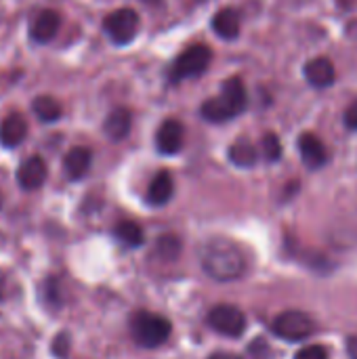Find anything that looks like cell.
I'll return each mask as SVG.
<instances>
[{
	"instance_id": "d4e9b609",
	"label": "cell",
	"mask_w": 357,
	"mask_h": 359,
	"mask_svg": "<svg viewBox=\"0 0 357 359\" xmlns=\"http://www.w3.org/2000/svg\"><path fill=\"white\" fill-rule=\"evenodd\" d=\"M345 124L351 128V130H357V101H353L347 111H345Z\"/></svg>"
},
{
	"instance_id": "8992f818",
	"label": "cell",
	"mask_w": 357,
	"mask_h": 359,
	"mask_svg": "<svg viewBox=\"0 0 357 359\" xmlns=\"http://www.w3.org/2000/svg\"><path fill=\"white\" fill-rule=\"evenodd\" d=\"M208 326L229 339H238L246 330V316L236 305H217L208 313Z\"/></svg>"
},
{
	"instance_id": "6da1fadb",
	"label": "cell",
	"mask_w": 357,
	"mask_h": 359,
	"mask_svg": "<svg viewBox=\"0 0 357 359\" xmlns=\"http://www.w3.org/2000/svg\"><path fill=\"white\" fill-rule=\"evenodd\" d=\"M200 265L215 282H236L246 273L242 248L227 238H210L200 250Z\"/></svg>"
},
{
	"instance_id": "44dd1931",
	"label": "cell",
	"mask_w": 357,
	"mask_h": 359,
	"mask_svg": "<svg viewBox=\"0 0 357 359\" xmlns=\"http://www.w3.org/2000/svg\"><path fill=\"white\" fill-rule=\"evenodd\" d=\"M181 255V240L177 236H162L156 242V257L162 261H175Z\"/></svg>"
},
{
	"instance_id": "7a4b0ae2",
	"label": "cell",
	"mask_w": 357,
	"mask_h": 359,
	"mask_svg": "<svg viewBox=\"0 0 357 359\" xmlns=\"http://www.w3.org/2000/svg\"><path fill=\"white\" fill-rule=\"evenodd\" d=\"M170 332H173L170 322L158 313L141 309V311L133 313V318H130L133 341L143 349H154V347L164 345L168 341Z\"/></svg>"
},
{
	"instance_id": "4fadbf2b",
	"label": "cell",
	"mask_w": 357,
	"mask_h": 359,
	"mask_svg": "<svg viewBox=\"0 0 357 359\" xmlns=\"http://www.w3.org/2000/svg\"><path fill=\"white\" fill-rule=\"evenodd\" d=\"M93 154L88 147H72L63 158V172L69 181H80L90 168Z\"/></svg>"
},
{
	"instance_id": "277c9868",
	"label": "cell",
	"mask_w": 357,
	"mask_h": 359,
	"mask_svg": "<svg viewBox=\"0 0 357 359\" xmlns=\"http://www.w3.org/2000/svg\"><path fill=\"white\" fill-rule=\"evenodd\" d=\"M271 330L276 337H280L282 341H288V343H301L305 339H309L316 330V322L311 320V316H307L305 311H297V309H290V311H284L280 313L274 324H271Z\"/></svg>"
},
{
	"instance_id": "ba28073f",
	"label": "cell",
	"mask_w": 357,
	"mask_h": 359,
	"mask_svg": "<svg viewBox=\"0 0 357 359\" xmlns=\"http://www.w3.org/2000/svg\"><path fill=\"white\" fill-rule=\"evenodd\" d=\"M59 25H61V15L57 11H53V8H44V11H40L32 19V23H29V36H32L34 42L46 44V42H50L57 36Z\"/></svg>"
},
{
	"instance_id": "ac0fdd59",
	"label": "cell",
	"mask_w": 357,
	"mask_h": 359,
	"mask_svg": "<svg viewBox=\"0 0 357 359\" xmlns=\"http://www.w3.org/2000/svg\"><path fill=\"white\" fill-rule=\"evenodd\" d=\"M229 160H231V164H236L240 168H252L259 160V151L248 139H238L229 147Z\"/></svg>"
},
{
	"instance_id": "52a82bcc",
	"label": "cell",
	"mask_w": 357,
	"mask_h": 359,
	"mask_svg": "<svg viewBox=\"0 0 357 359\" xmlns=\"http://www.w3.org/2000/svg\"><path fill=\"white\" fill-rule=\"evenodd\" d=\"M185 128L179 120H164L156 133V147L164 156H175L183 147Z\"/></svg>"
},
{
	"instance_id": "83f0119b",
	"label": "cell",
	"mask_w": 357,
	"mask_h": 359,
	"mask_svg": "<svg viewBox=\"0 0 357 359\" xmlns=\"http://www.w3.org/2000/svg\"><path fill=\"white\" fill-rule=\"evenodd\" d=\"M208 359H242L236 353H227V351H219V353H213Z\"/></svg>"
},
{
	"instance_id": "cb8c5ba5",
	"label": "cell",
	"mask_w": 357,
	"mask_h": 359,
	"mask_svg": "<svg viewBox=\"0 0 357 359\" xmlns=\"http://www.w3.org/2000/svg\"><path fill=\"white\" fill-rule=\"evenodd\" d=\"M295 359H328V351L322 347V345H309V347H303Z\"/></svg>"
},
{
	"instance_id": "7402d4cb",
	"label": "cell",
	"mask_w": 357,
	"mask_h": 359,
	"mask_svg": "<svg viewBox=\"0 0 357 359\" xmlns=\"http://www.w3.org/2000/svg\"><path fill=\"white\" fill-rule=\"evenodd\" d=\"M200 111H202L204 120L215 122V124H221V122L231 120V116L227 114V109L223 107V103H221V99H219V97H213V99L204 101V105H202V109H200Z\"/></svg>"
},
{
	"instance_id": "7c38bea8",
	"label": "cell",
	"mask_w": 357,
	"mask_h": 359,
	"mask_svg": "<svg viewBox=\"0 0 357 359\" xmlns=\"http://www.w3.org/2000/svg\"><path fill=\"white\" fill-rule=\"evenodd\" d=\"M303 72H305L307 82L316 88H328V86H332V82L337 78L335 65L326 57H316V59L307 61Z\"/></svg>"
},
{
	"instance_id": "9c48e42d",
	"label": "cell",
	"mask_w": 357,
	"mask_h": 359,
	"mask_svg": "<svg viewBox=\"0 0 357 359\" xmlns=\"http://www.w3.org/2000/svg\"><path fill=\"white\" fill-rule=\"evenodd\" d=\"M46 162L40 156H29L27 160L21 162L19 170H17V183L21 189L25 191H34L38 187H42V183L46 181Z\"/></svg>"
},
{
	"instance_id": "5b68a950",
	"label": "cell",
	"mask_w": 357,
	"mask_h": 359,
	"mask_svg": "<svg viewBox=\"0 0 357 359\" xmlns=\"http://www.w3.org/2000/svg\"><path fill=\"white\" fill-rule=\"evenodd\" d=\"M139 13L135 8H118L114 13H109L103 21V29L109 36L112 42L116 44H128L137 38L139 32Z\"/></svg>"
},
{
	"instance_id": "f546056e",
	"label": "cell",
	"mask_w": 357,
	"mask_h": 359,
	"mask_svg": "<svg viewBox=\"0 0 357 359\" xmlns=\"http://www.w3.org/2000/svg\"><path fill=\"white\" fill-rule=\"evenodd\" d=\"M0 206H2V196H0Z\"/></svg>"
},
{
	"instance_id": "2e32d148",
	"label": "cell",
	"mask_w": 357,
	"mask_h": 359,
	"mask_svg": "<svg viewBox=\"0 0 357 359\" xmlns=\"http://www.w3.org/2000/svg\"><path fill=\"white\" fill-rule=\"evenodd\" d=\"M175 194V181H173V175L168 170H160L151 183H149V189H147V202L154 204V206H164L170 202Z\"/></svg>"
},
{
	"instance_id": "603a6c76",
	"label": "cell",
	"mask_w": 357,
	"mask_h": 359,
	"mask_svg": "<svg viewBox=\"0 0 357 359\" xmlns=\"http://www.w3.org/2000/svg\"><path fill=\"white\" fill-rule=\"evenodd\" d=\"M261 147H263V156L267 162H278L282 158V143H280L278 135L267 133L261 141Z\"/></svg>"
},
{
	"instance_id": "3957f363",
	"label": "cell",
	"mask_w": 357,
	"mask_h": 359,
	"mask_svg": "<svg viewBox=\"0 0 357 359\" xmlns=\"http://www.w3.org/2000/svg\"><path fill=\"white\" fill-rule=\"evenodd\" d=\"M213 61V50L206 44H191L187 46L170 65V80L181 82L187 78H198L202 76Z\"/></svg>"
},
{
	"instance_id": "8fae6325",
	"label": "cell",
	"mask_w": 357,
	"mask_h": 359,
	"mask_svg": "<svg viewBox=\"0 0 357 359\" xmlns=\"http://www.w3.org/2000/svg\"><path fill=\"white\" fill-rule=\"evenodd\" d=\"M219 99H221L223 107L227 109V114L231 118L240 116L246 109V105H248V95H246V88H244L240 78H229L223 84V90H221Z\"/></svg>"
},
{
	"instance_id": "484cf974",
	"label": "cell",
	"mask_w": 357,
	"mask_h": 359,
	"mask_svg": "<svg viewBox=\"0 0 357 359\" xmlns=\"http://www.w3.org/2000/svg\"><path fill=\"white\" fill-rule=\"evenodd\" d=\"M65 349H67V337H65V334H59V337L55 339L53 351H55L59 358H65Z\"/></svg>"
},
{
	"instance_id": "f1b7e54d",
	"label": "cell",
	"mask_w": 357,
	"mask_h": 359,
	"mask_svg": "<svg viewBox=\"0 0 357 359\" xmlns=\"http://www.w3.org/2000/svg\"><path fill=\"white\" fill-rule=\"evenodd\" d=\"M143 2H145V4H158L160 0H143Z\"/></svg>"
},
{
	"instance_id": "30bf717a",
	"label": "cell",
	"mask_w": 357,
	"mask_h": 359,
	"mask_svg": "<svg viewBox=\"0 0 357 359\" xmlns=\"http://www.w3.org/2000/svg\"><path fill=\"white\" fill-rule=\"evenodd\" d=\"M299 151H301V158H303L305 166L311 168V170H318V168H322L328 162L326 145L314 133H303L301 135V139H299Z\"/></svg>"
},
{
	"instance_id": "ffe728a7",
	"label": "cell",
	"mask_w": 357,
	"mask_h": 359,
	"mask_svg": "<svg viewBox=\"0 0 357 359\" xmlns=\"http://www.w3.org/2000/svg\"><path fill=\"white\" fill-rule=\"evenodd\" d=\"M32 109H34V114H36V118L40 122H57L61 118V114H63L59 101L55 97H48V95L36 97L34 103H32Z\"/></svg>"
},
{
	"instance_id": "9a60e30c",
	"label": "cell",
	"mask_w": 357,
	"mask_h": 359,
	"mask_svg": "<svg viewBox=\"0 0 357 359\" xmlns=\"http://www.w3.org/2000/svg\"><path fill=\"white\" fill-rule=\"evenodd\" d=\"M25 135H27V122L21 114H11L0 124V143L8 149L19 147L25 141Z\"/></svg>"
},
{
	"instance_id": "4316f807",
	"label": "cell",
	"mask_w": 357,
	"mask_h": 359,
	"mask_svg": "<svg viewBox=\"0 0 357 359\" xmlns=\"http://www.w3.org/2000/svg\"><path fill=\"white\" fill-rule=\"evenodd\" d=\"M347 355L351 359H357V337L347 339Z\"/></svg>"
},
{
	"instance_id": "d6986e66",
	"label": "cell",
	"mask_w": 357,
	"mask_h": 359,
	"mask_svg": "<svg viewBox=\"0 0 357 359\" xmlns=\"http://www.w3.org/2000/svg\"><path fill=\"white\" fill-rule=\"evenodd\" d=\"M114 236L126 244L128 248H139L143 242H145V231L139 223L135 221H120L116 227H114Z\"/></svg>"
},
{
	"instance_id": "5bb4252c",
	"label": "cell",
	"mask_w": 357,
	"mask_h": 359,
	"mask_svg": "<svg viewBox=\"0 0 357 359\" xmlns=\"http://www.w3.org/2000/svg\"><path fill=\"white\" fill-rule=\"evenodd\" d=\"M133 126V114L126 107H116L107 114L105 122H103V130L112 141H122L128 137Z\"/></svg>"
},
{
	"instance_id": "e0dca14e",
	"label": "cell",
	"mask_w": 357,
	"mask_h": 359,
	"mask_svg": "<svg viewBox=\"0 0 357 359\" xmlns=\"http://www.w3.org/2000/svg\"><path fill=\"white\" fill-rule=\"evenodd\" d=\"M213 29L223 40H236L240 36V15L234 8H221L213 17Z\"/></svg>"
}]
</instances>
